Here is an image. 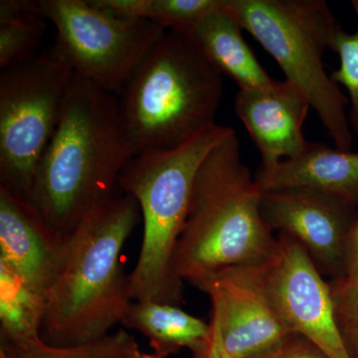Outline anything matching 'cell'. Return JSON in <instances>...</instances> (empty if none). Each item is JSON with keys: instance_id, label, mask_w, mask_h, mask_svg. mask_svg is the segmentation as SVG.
Returning a JSON list of instances; mask_svg holds the SVG:
<instances>
[{"instance_id": "obj_1", "label": "cell", "mask_w": 358, "mask_h": 358, "mask_svg": "<svg viewBox=\"0 0 358 358\" xmlns=\"http://www.w3.org/2000/svg\"><path fill=\"white\" fill-rule=\"evenodd\" d=\"M131 157L117 96L75 74L27 202L63 243L117 192Z\"/></svg>"}, {"instance_id": "obj_2", "label": "cell", "mask_w": 358, "mask_h": 358, "mask_svg": "<svg viewBox=\"0 0 358 358\" xmlns=\"http://www.w3.org/2000/svg\"><path fill=\"white\" fill-rule=\"evenodd\" d=\"M140 216L136 199L117 192L63 242L45 294L41 338L47 345L90 343L122 324L134 301L121 253Z\"/></svg>"}, {"instance_id": "obj_3", "label": "cell", "mask_w": 358, "mask_h": 358, "mask_svg": "<svg viewBox=\"0 0 358 358\" xmlns=\"http://www.w3.org/2000/svg\"><path fill=\"white\" fill-rule=\"evenodd\" d=\"M263 190L244 164L236 133L200 166L171 260L174 279L199 288L235 266L270 262L278 237L261 212Z\"/></svg>"}, {"instance_id": "obj_4", "label": "cell", "mask_w": 358, "mask_h": 358, "mask_svg": "<svg viewBox=\"0 0 358 358\" xmlns=\"http://www.w3.org/2000/svg\"><path fill=\"white\" fill-rule=\"evenodd\" d=\"M222 73L186 33L166 30L117 94L134 155L176 147L213 124Z\"/></svg>"}, {"instance_id": "obj_5", "label": "cell", "mask_w": 358, "mask_h": 358, "mask_svg": "<svg viewBox=\"0 0 358 358\" xmlns=\"http://www.w3.org/2000/svg\"><path fill=\"white\" fill-rule=\"evenodd\" d=\"M235 133L213 122L176 147L134 155L124 166L120 189L136 199L143 221L140 255L129 275L133 301L180 303L182 284L174 279L171 260L195 178L212 150Z\"/></svg>"}, {"instance_id": "obj_6", "label": "cell", "mask_w": 358, "mask_h": 358, "mask_svg": "<svg viewBox=\"0 0 358 358\" xmlns=\"http://www.w3.org/2000/svg\"><path fill=\"white\" fill-rule=\"evenodd\" d=\"M239 21L307 99L338 150L350 152V103L324 65L343 30L324 0H226Z\"/></svg>"}, {"instance_id": "obj_7", "label": "cell", "mask_w": 358, "mask_h": 358, "mask_svg": "<svg viewBox=\"0 0 358 358\" xmlns=\"http://www.w3.org/2000/svg\"><path fill=\"white\" fill-rule=\"evenodd\" d=\"M0 71V186L27 201L75 72L55 42Z\"/></svg>"}, {"instance_id": "obj_8", "label": "cell", "mask_w": 358, "mask_h": 358, "mask_svg": "<svg viewBox=\"0 0 358 358\" xmlns=\"http://www.w3.org/2000/svg\"><path fill=\"white\" fill-rule=\"evenodd\" d=\"M55 25L57 45L75 74L110 94L129 77L166 31L152 21L103 7L96 0H40Z\"/></svg>"}, {"instance_id": "obj_9", "label": "cell", "mask_w": 358, "mask_h": 358, "mask_svg": "<svg viewBox=\"0 0 358 358\" xmlns=\"http://www.w3.org/2000/svg\"><path fill=\"white\" fill-rule=\"evenodd\" d=\"M268 280L275 310L292 333L308 339L329 358H350L331 285L294 238L279 233Z\"/></svg>"}, {"instance_id": "obj_10", "label": "cell", "mask_w": 358, "mask_h": 358, "mask_svg": "<svg viewBox=\"0 0 358 358\" xmlns=\"http://www.w3.org/2000/svg\"><path fill=\"white\" fill-rule=\"evenodd\" d=\"M270 264L224 268L199 285L210 296L212 313L232 358L255 357L294 334L271 298Z\"/></svg>"}, {"instance_id": "obj_11", "label": "cell", "mask_w": 358, "mask_h": 358, "mask_svg": "<svg viewBox=\"0 0 358 358\" xmlns=\"http://www.w3.org/2000/svg\"><path fill=\"white\" fill-rule=\"evenodd\" d=\"M261 212L273 231L294 238L322 275L345 277L346 250L358 221L355 207L310 188L263 190Z\"/></svg>"}, {"instance_id": "obj_12", "label": "cell", "mask_w": 358, "mask_h": 358, "mask_svg": "<svg viewBox=\"0 0 358 358\" xmlns=\"http://www.w3.org/2000/svg\"><path fill=\"white\" fill-rule=\"evenodd\" d=\"M310 109L307 99L287 81L267 88L239 90L235 112L260 152V169H272L307 150L310 143L303 126Z\"/></svg>"}, {"instance_id": "obj_13", "label": "cell", "mask_w": 358, "mask_h": 358, "mask_svg": "<svg viewBox=\"0 0 358 358\" xmlns=\"http://www.w3.org/2000/svg\"><path fill=\"white\" fill-rule=\"evenodd\" d=\"M61 246L29 202L0 186V263L46 294Z\"/></svg>"}, {"instance_id": "obj_14", "label": "cell", "mask_w": 358, "mask_h": 358, "mask_svg": "<svg viewBox=\"0 0 358 358\" xmlns=\"http://www.w3.org/2000/svg\"><path fill=\"white\" fill-rule=\"evenodd\" d=\"M255 178L262 190L310 188L358 206V152L310 143L299 157L260 169Z\"/></svg>"}, {"instance_id": "obj_15", "label": "cell", "mask_w": 358, "mask_h": 358, "mask_svg": "<svg viewBox=\"0 0 358 358\" xmlns=\"http://www.w3.org/2000/svg\"><path fill=\"white\" fill-rule=\"evenodd\" d=\"M243 27L225 7L209 14L193 25L186 34L200 47L207 59L222 74L232 78L240 90L263 89L273 86L255 54L245 41Z\"/></svg>"}, {"instance_id": "obj_16", "label": "cell", "mask_w": 358, "mask_h": 358, "mask_svg": "<svg viewBox=\"0 0 358 358\" xmlns=\"http://www.w3.org/2000/svg\"><path fill=\"white\" fill-rule=\"evenodd\" d=\"M122 324L141 331L155 352L166 358L187 348L194 358H204L211 341V326L178 306L134 301Z\"/></svg>"}, {"instance_id": "obj_17", "label": "cell", "mask_w": 358, "mask_h": 358, "mask_svg": "<svg viewBox=\"0 0 358 358\" xmlns=\"http://www.w3.org/2000/svg\"><path fill=\"white\" fill-rule=\"evenodd\" d=\"M45 310V294L0 263V341L26 345L43 341Z\"/></svg>"}, {"instance_id": "obj_18", "label": "cell", "mask_w": 358, "mask_h": 358, "mask_svg": "<svg viewBox=\"0 0 358 358\" xmlns=\"http://www.w3.org/2000/svg\"><path fill=\"white\" fill-rule=\"evenodd\" d=\"M46 20L39 1H0V70L22 64L38 54Z\"/></svg>"}, {"instance_id": "obj_19", "label": "cell", "mask_w": 358, "mask_h": 358, "mask_svg": "<svg viewBox=\"0 0 358 358\" xmlns=\"http://www.w3.org/2000/svg\"><path fill=\"white\" fill-rule=\"evenodd\" d=\"M115 13L143 18L166 30L187 33L209 14L222 10L225 0H96Z\"/></svg>"}, {"instance_id": "obj_20", "label": "cell", "mask_w": 358, "mask_h": 358, "mask_svg": "<svg viewBox=\"0 0 358 358\" xmlns=\"http://www.w3.org/2000/svg\"><path fill=\"white\" fill-rule=\"evenodd\" d=\"M143 355L133 336L124 331L72 346H52L44 341L17 345L0 341V358H138Z\"/></svg>"}, {"instance_id": "obj_21", "label": "cell", "mask_w": 358, "mask_h": 358, "mask_svg": "<svg viewBox=\"0 0 358 358\" xmlns=\"http://www.w3.org/2000/svg\"><path fill=\"white\" fill-rule=\"evenodd\" d=\"M352 6L357 20L355 33H338L334 43V53L338 54L341 65L331 75L336 84L343 85L350 96V122L358 134V0H352Z\"/></svg>"}, {"instance_id": "obj_22", "label": "cell", "mask_w": 358, "mask_h": 358, "mask_svg": "<svg viewBox=\"0 0 358 358\" xmlns=\"http://www.w3.org/2000/svg\"><path fill=\"white\" fill-rule=\"evenodd\" d=\"M331 294L339 327L358 322V275L350 280L331 282Z\"/></svg>"}, {"instance_id": "obj_23", "label": "cell", "mask_w": 358, "mask_h": 358, "mask_svg": "<svg viewBox=\"0 0 358 358\" xmlns=\"http://www.w3.org/2000/svg\"><path fill=\"white\" fill-rule=\"evenodd\" d=\"M250 358H329L317 346L300 334H293L260 355Z\"/></svg>"}, {"instance_id": "obj_24", "label": "cell", "mask_w": 358, "mask_h": 358, "mask_svg": "<svg viewBox=\"0 0 358 358\" xmlns=\"http://www.w3.org/2000/svg\"><path fill=\"white\" fill-rule=\"evenodd\" d=\"M358 275V221L352 228L346 250L345 272L343 280L353 279ZM341 280V281H343Z\"/></svg>"}, {"instance_id": "obj_25", "label": "cell", "mask_w": 358, "mask_h": 358, "mask_svg": "<svg viewBox=\"0 0 358 358\" xmlns=\"http://www.w3.org/2000/svg\"><path fill=\"white\" fill-rule=\"evenodd\" d=\"M211 341L204 358H232L226 350L221 336L220 327L215 315H211Z\"/></svg>"}, {"instance_id": "obj_26", "label": "cell", "mask_w": 358, "mask_h": 358, "mask_svg": "<svg viewBox=\"0 0 358 358\" xmlns=\"http://www.w3.org/2000/svg\"><path fill=\"white\" fill-rule=\"evenodd\" d=\"M341 329L350 358H358V322Z\"/></svg>"}, {"instance_id": "obj_27", "label": "cell", "mask_w": 358, "mask_h": 358, "mask_svg": "<svg viewBox=\"0 0 358 358\" xmlns=\"http://www.w3.org/2000/svg\"><path fill=\"white\" fill-rule=\"evenodd\" d=\"M138 358H164L162 357V355H157V353H145L143 352V355H140Z\"/></svg>"}]
</instances>
